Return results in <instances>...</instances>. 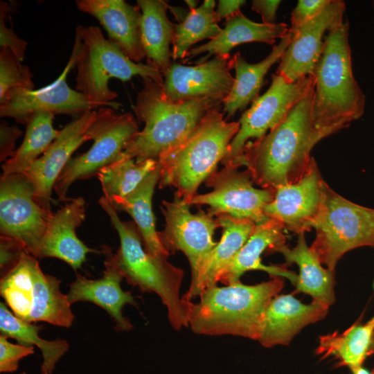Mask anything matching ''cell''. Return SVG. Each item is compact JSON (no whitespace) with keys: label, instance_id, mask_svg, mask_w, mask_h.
<instances>
[{"label":"cell","instance_id":"6da1fadb","mask_svg":"<svg viewBox=\"0 0 374 374\" xmlns=\"http://www.w3.org/2000/svg\"><path fill=\"white\" fill-rule=\"evenodd\" d=\"M313 93L314 86L278 125L263 137L247 142L242 154L229 164L245 166L261 188L275 191L299 181L310 168L314 146L332 134L313 123Z\"/></svg>","mask_w":374,"mask_h":374},{"label":"cell","instance_id":"7a4b0ae2","mask_svg":"<svg viewBox=\"0 0 374 374\" xmlns=\"http://www.w3.org/2000/svg\"><path fill=\"white\" fill-rule=\"evenodd\" d=\"M348 28L346 20L328 31L312 73V121L332 134L359 118L365 108L366 97L353 73Z\"/></svg>","mask_w":374,"mask_h":374},{"label":"cell","instance_id":"3957f363","mask_svg":"<svg viewBox=\"0 0 374 374\" xmlns=\"http://www.w3.org/2000/svg\"><path fill=\"white\" fill-rule=\"evenodd\" d=\"M143 80V87L132 109L145 126L128 142L119 160L157 161L183 141L211 109L222 105L204 98L172 101L164 93L162 84L148 78Z\"/></svg>","mask_w":374,"mask_h":374},{"label":"cell","instance_id":"277c9868","mask_svg":"<svg viewBox=\"0 0 374 374\" xmlns=\"http://www.w3.org/2000/svg\"><path fill=\"white\" fill-rule=\"evenodd\" d=\"M118 234L120 246L113 254L109 247H103L127 282L143 292L155 293L168 311L172 327L179 330L188 326L189 303L180 296L184 271L170 263L166 258L148 253L134 222L122 221L109 201L101 197L98 201Z\"/></svg>","mask_w":374,"mask_h":374},{"label":"cell","instance_id":"5b68a950","mask_svg":"<svg viewBox=\"0 0 374 374\" xmlns=\"http://www.w3.org/2000/svg\"><path fill=\"white\" fill-rule=\"evenodd\" d=\"M284 286L279 276L249 285L240 281L204 290L189 303L188 326L196 334L258 339L267 307Z\"/></svg>","mask_w":374,"mask_h":374},{"label":"cell","instance_id":"8992f818","mask_svg":"<svg viewBox=\"0 0 374 374\" xmlns=\"http://www.w3.org/2000/svg\"><path fill=\"white\" fill-rule=\"evenodd\" d=\"M222 107L211 109L183 141L160 157V188H175V194L187 202L216 171L240 128L238 121L224 118Z\"/></svg>","mask_w":374,"mask_h":374},{"label":"cell","instance_id":"52a82bcc","mask_svg":"<svg viewBox=\"0 0 374 374\" xmlns=\"http://www.w3.org/2000/svg\"><path fill=\"white\" fill-rule=\"evenodd\" d=\"M70 58L77 71L75 90L101 107L117 109L121 105L113 102L118 95L109 87L112 78L127 81L140 76L163 84L161 72L148 64L130 60L95 26H77Z\"/></svg>","mask_w":374,"mask_h":374},{"label":"cell","instance_id":"ba28073f","mask_svg":"<svg viewBox=\"0 0 374 374\" xmlns=\"http://www.w3.org/2000/svg\"><path fill=\"white\" fill-rule=\"evenodd\" d=\"M311 226L316 235L310 249L332 271L346 252L374 247V209L345 199L325 181L320 208Z\"/></svg>","mask_w":374,"mask_h":374},{"label":"cell","instance_id":"9c48e42d","mask_svg":"<svg viewBox=\"0 0 374 374\" xmlns=\"http://www.w3.org/2000/svg\"><path fill=\"white\" fill-rule=\"evenodd\" d=\"M190 206L176 194L172 201L163 200L161 210L165 226L158 231V237L169 254L180 251L187 257L191 270L189 288H192L217 244L213 237L220 225L208 212L199 210L192 213Z\"/></svg>","mask_w":374,"mask_h":374},{"label":"cell","instance_id":"30bf717a","mask_svg":"<svg viewBox=\"0 0 374 374\" xmlns=\"http://www.w3.org/2000/svg\"><path fill=\"white\" fill-rule=\"evenodd\" d=\"M115 109L102 107L87 112L60 130L48 150L25 172L34 190L35 201L51 211V194L55 181L73 152L84 142L93 140Z\"/></svg>","mask_w":374,"mask_h":374},{"label":"cell","instance_id":"8fae6325","mask_svg":"<svg viewBox=\"0 0 374 374\" xmlns=\"http://www.w3.org/2000/svg\"><path fill=\"white\" fill-rule=\"evenodd\" d=\"M313 86L312 75L292 82L280 75L272 74L267 91L255 98L242 114L238 121L240 128L221 163L224 166L231 163L242 154L250 139H259L278 125Z\"/></svg>","mask_w":374,"mask_h":374},{"label":"cell","instance_id":"7c38bea8","mask_svg":"<svg viewBox=\"0 0 374 374\" xmlns=\"http://www.w3.org/2000/svg\"><path fill=\"white\" fill-rule=\"evenodd\" d=\"M238 168L227 164L220 171H215L205 181L213 190L195 195L187 203L190 206H208V213L212 216L225 214L249 220L256 224L267 220L265 208L274 199V191L255 187L249 170Z\"/></svg>","mask_w":374,"mask_h":374},{"label":"cell","instance_id":"4fadbf2b","mask_svg":"<svg viewBox=\"0 0 374 374\" xmlns=\"http://www.w3.org/2000/svg\"><path fill=\"white\" fill-rule=\"evenodd\" d=\"M53 213L34 198L33 185L24 174L1 175L0 232L21 242L28 254L37 258L41 242Z\"/></svg>","mask_w":374,"mask_h":374},{"label":"cell","instance_id":"5bb4252c","mask_svg":"<svg viewBox=\"0 0 374 374\" xmlns=\"http://www.w3.org/2000/svg\"><path fill=\"white\" fill-rule=\"evenodd\" d=\"M139 131L132 114L116 112L93 139L90 149L71 158L57 179L53 190L60 201H69L67 192L76 181L97 176L105 166L119 160L128 142Z\"/></svg>","mask_w":374,"mask_h":374},{"label":"cell","instance_id":"9a60e30c","mask_svg":"<svg viewBox=\"0 0 374 374\" xmlns=\"http://www.w3.org/2000/svg\"><path fill=\"white\" fill-rule=\"evenodd\" d=\"M73 66L74 62L69 58L60 75L51 84L37 90L10 91L0 100L1 117H11L26 125L38 113L66 114L78 118L87 112L100 108L68 85L66 76Z\"/></svg>","mask_w":374,"mask_h":374},{"label":"cell","instance_id":"2e32d148","mask_svg":"<svg viewBox=\"0 0 374 374\" xmlns=\"http://www.w3.org/2000/svg\"><path fill=\"white\" fill-rule=\"evenodd\" d=\"M230 54L216 55L195 66L172 62L163 74V89L172 101L209 99L223 104L234 82Z\"/></svg>","mask_w":374,"mask_h":374},{"label":"cell","instance_id":"e0dca14e","mask_svg":"<svg viewBox=\"0 0 374 374\" xmlns=\"http://www.w3.org/2000/svg\"><path fill=\"white\" fill-rule=\"evenodd\" d=\"M345 10L344 1L330 0L315 18L294 30L290 29L292 40L276 73L292 82L312 75L323 48L324 33L344 21Z\"/></svg>","mask_w":374,"mask_h":374},{"label":"cell","instance_id":"ac0fdd59","mask_svg":"<svg viewBox=\"0 0 374 374\" xmlns=\"http://www.w3.org/2000/svg\"><path fill=\"white\" fill-rule=\"evenodd\" d=\"M324 180L313 159L308 172L297 182L279 186L265 208V214L299 235L310 231L320 208Z\"/></svg>","mask_w":374,"mask_h":374},{"label":"cell","instance_id":"d6986e66","mask_svg":"<svg viewBox=\"0 0 374 374\" xmlns=\"http://www.w3.org/2000/svg\"><path fill=\"white\" fill-rule=\"evenodd\" d=\"M85 201L78 197L53 213L42 238L37 258H55L64 261L74 271L80 269L89 253H103L91 249L76 235V229L85 219Z\"/></svg>","mask_w":374,"mask_h":374},{"label":"cell","instance_id":"ffe728a7","mask_svg":"<svg viewBox=\"0 0 374 374\" xmlns=\"http://www.w3.org/2000/svg\"><path fill=\"white\" fill-rule=\"evenodd\" d=\"M78 8L95 17L116 44L132 61L145 58L140 35L141 10L124 0H77Z\"/></svg>","mask_w":374,"mask_h":374},{"label":"cell","instance_id":"44dd1931","mask_svg":"<svg viewBox=\"0 0 374 374\" xmlns=\"http://www.w3.org/2000/svg\"><path fill=\"white\" fill-rule=\"evenodd\" d=\"M328 310L314 301L303 303L292 294H278L267 307L258 341L267 348L287 345L303 328L323 319Z\"/></svg>","mask_w":374,"mask_h":374},{"label":"cell","instance_id":"7402d4cb","mask_svg":"<svg viewBox=\"0 0 374 374\" xmlns=\"http://www.w3.org/2000/svg\"><path fill=\"white\" fill-rule=\"evenodd\" d=\"M105 271L98 279H89L78 274L70 285L66 294L69 302H91L105 310L115 322L118 331H128L133 327L130 321L123 316L122 310L125 305L136 306V302L130 292L124 291L121 283L123 276L105 254Z\"/></svg>","mask_w":374,"mask_h":374},{"label":"cell","instance_id":"603a6c76","mask_svg":"<svg viewBox=\"0 0 374 374\" xmlns=\"http://www.w3.org/2000/svg\"><path fill=\"white\" fill-rule=\"evenodd\" d=\"M285 228L278 220L269 218L256 224L247 242L239 250L220 276V281L226 285L240 281L247 271L262 270L275 276L286 277L294 283L298 276L285 267L266 266L261 262V255L265 251H276L286 245Z\"/></svg>","mask_w":374,"mask_h":374},{"label":"cell","instance_id":"cb8c5ba5","mask_svg":"<svg viewBox=\"0 0 374 374\" xmlns=\"http://www.w3.org/2000/svg\"><path fill=\"white\" fill-rule=\"evenodd\" d=\"M289 28L285 23L269 25L254 22L240 12L226 20L224 28L216 37L192 48L184 62L202 53L206 55L197 64L206 62L213 55H229L236 46L244 43L262 42L272 45L277 39H282L288 33Z\"/></svg>","mask_w":374,"mask_h":374},{"label":"cell","instance_id":"d4e9b609","mask_svg":"<svg viewBox=\"0 0 374 374\" xmlns=\"http://www.w3.org/2000/svg\"><path fill=\"white\" fill-rule=\"evenodd\" d=\"M215 218L222 229V238L210 255L195 286L188 288L182 296V299L188 302L199 296L204 290L217 285L220 276L247 242L256 225L249 220L225 214L217 215Z\"/></svg>","mask_w":374,"mask_h":374},{"label":"cell","instance_id":"484cf974","mask_svg":"<svg viewBox=\"0 0 374 374\" xmlns=\"http://www.w3.org/2000/svg\"><path fill=\"white\" fill-rule=\"evenodd\" d=\"M141 10L140 35L148 64L163 75L172 64L170 45L175 24L168 18L169 5L162 0H137Z\"/></svg>","mask_w":374,"mask_h":374},{"label":"cell","instance_id":"4316f807","mask_svg":"<svg viewBox=\"0 0 374 374\" xmlns=\"http://www.w3.org/2000/svg\"><path fill=\"white\" fill-rule=\"evenodd\" d=\"M292 37V34L289 28L288 33L273 47L270 53L256 64L247 62L239 52L232 56L233 69L235 75L231 90L223 103L222 112L226 115V118L246 108L249 103L258 97L265 76L269 69L280 60Z\"/></svg>","mask_w":374,"mask_h":374},{"label":"cell","instance_id":"83f0119b","mask_svg":"<svg viewBox=\"0 0 374 374\" xmlns=\"http://www.w3.org/2000/svg\"><path fill=\"white\" fill-rule=\"evenodd\" d=\"M276 252L282 253L287 263H295L299 267L296 292L307 294L312 298V301L328 308L333 304L335 271L323 267L317 256L308 246L305 233L298 235L294 247L290 249L285 245Z\"/></svg>","mask_w":374,"mask_h":374},{"label":"cell","instance_id":"f1b7e54d","mask_svg":"<svg viewBox=\"0 0 374 374\" xmlns=\"http://www.w3.org/2000/svg\"><path fill=\"white\" fill-rule=\"evenodd\" d=\"M159 179L158 163L131 193L124 197H114L109 202L116 211H125L132 217L148 253L167 258L170 254L159 241L152 207L154 190Z\"/></svg>","mask_w":374,"mask_h":374},{"label":"cell","instance_id":"f546056e","mask_svg":"<svg viewBox=\"0 0 374 374\" xmlns=\"http://www.w3.org/2000/svg\"><path fill=\"white\" fill-rule=\"evenodd\" d=\"M32 272L33 290L30 323L44 321L69 328L75 317L66 294L60 291V280L43 273L36 258L33 261Z\"/></svg>","mask_w":374,"mask_h":374},{"label":"cell","instance_id":"4dcf8cb0","mask_svg":"<svg viewBox=\"0 0 374 374\" xmlns=\"http://www.w3.org/2000/svg\"><path fill=\"white\" fill-rule=\"evenodd\" d=\"M53 118L54 115L42 112L30 118L21 145L2 165V175L25 174L48 150L60 132L53 127Z\"/></svg>","mask_w":374,"mask_h":374},{"label":"cell","instance_id":"1f68e13d","mask_svg":"<svg viewBox=\"0 0 374 374\" xmlns=\"http://www.w3.org/2000/svg\"><path fill=\"white\" fill-rule=\"evenodd\" d=\"M374 333V320L366 324H354L342 333L335 332L321 336L316 353L327 357L334 355L343 366L351 370L362 366L367 356Z\"/></svg>","mask_w":374,"mask_h":374},{"label":"cell","instance_id":"d6a6232c","mask_svg":"<svg viewBox=\"0 0 374 374\" xmlns=\"http://www.w3.org/2000/svg\"><path fill=\"white\" fill-rule=\"evenodd\" d=\"M42 327L23 321L12 313L5 305L0 303L1 335L15 339L19 344L37 346L42 352L43 362L42 374H51L58 360L68 351L69 344L66 340L57 339L53 341L39 337Z\"/></svg>","mask_w":374,"mask_h":374},{"label":"cell","instance_id":"836d02e7","mask_svg":"<svg viewBox=\"0 0 374 374\" xmlns=\"http://www.w3.org/2000/svg\"><path fill=\"white\" fill-rule=\"evenodd\" d=\"M215 1L205 0L201 6L189 10L175 24L172 57L184 60L192 46L204 39H212L222 31L215 15Z\"/></svg>","mask_w":374,"mask_h":374},{"label":"cell","instance_id":"e575fe53","mask_svg":"<svg viewBox=\"0 0 374 374\" xmlns=\"http://www.w3.org/2000/svg\"><path fill=\"white\" fill-rule=\"evenodd\" d=\"M157 166L154 160L137 163L134 159H123L105 166L97 175L103 197L110 201L128 195Z\"/></svg>","mask_w":374,"mask_h":374},{"label":"cell","instance_id":"d590c367","mask_svg":"<svg viewBox=\"0 0 374 374\" xmlns=\"http://www.w3.org/2000/svg\"><path fill=\"white\" fill-rule=\"evenodd\" d=\"M35 257L26 253L19 263L1 278L0 293L13 314L30 322L33 302L32 265Z\"/></svg>","mask_w":374,"mask_h":374},{"label":"cell","instance_id":"8d00e7d4","mask_svg":"<svg viewBox=\"0 0 374 374\" xmlns=\"http://www.w3.org/2000/svg\"><path fill=\"white\" fill-rule=\"evenodd\" d=\"M30 69L7 47L0 48V100L13 89H34Z\"/></svg>","mask_w":374,"mask_h":374},{"label":"cell","instance_id":"74e56055","mask_svg":"<svg viewBox=\"0 0 374 374\" xmlns=\"http://www.w3.org/2000/svg\"><path fill=\"white\" fill-rule=\"evenodd\" d=\"M34 353L33 346L15 344L8 337L0 336V372L12 373L17 370L19 360Z\"/></svg>","mask_w":374,"mask_h":374},{"label":"cell","instance_id":"f35d334b","mask_svg":"<svg viewBox=\"0 0 374 374\" xmlns=\"http://www.w3.org/2000/svg\"><path fill=\"white\" fill-rule=\"evenodd\" d=\"M26 253H27L26 249L21 242L12 238L1 235V276H4L12 269L19 263L23 255Z\"/></svg>","mask_w":374,"mask_h":374},{"label":"cell","instance_id":"ab89813d","mask_svg":"<svg viewBox=\"0 0 374 374\" xmlns=\"http://www.w3.org/2000/svg\"><path fill=\"white\" fill-rule=\"evenodd\" d=\"M8 11V4L1 1L0 2V46L10 49L22 62L25 57L27 42L19 38L12 28L6 26L5 19Z\"/></svg>","mask_w":374,"mask_h":374},{"label":"cell","instance_id":"60d3db41","mask_svg":"<svg viewBox=\"0 0 374 374\" xmlns=\"http://www.w3.org/2000/svg\"><path fill=\"white\" fill-rule=\"evenodd\" d=\"M330 0H299L291 14V30H294L303 24L318 16Z\"/></svg>","mask_w":374,"mask_h":374},{"label":"cell","instance_id":"b9f144b4","mask_svg":"<svg viewBox=\"0 0 374 374\" xmlns=\"http://www.w3.org/2000/svg\"><path fill=\"white\" fill-rule=\"evenodd\" d=\"M21 130L15 125L3 121L0 125V161L12 157L15 152V141L21 135Z\"/></svg>","mask_w":374,"mask_h":374},{"label":"cell","instance_id":"7bdbcfd3","mask_svg":"<svg viewBox=\"0 0 374 374\" xmlns=\"http://www.w3.org/2000/svg\"><path fill=\"white\" fill-rule=\"evenodd\" d=\"M280 3L279 0H253L251 8L261 15L263 24L271 25L276 24V12Z\"/></svg>","mask_w":374,"mask_h":374},{"label":"cell","instance_id":"ee69618b","mask_svg":"<svg viewBox=\"0 0 374 374\" xmlns=\"http://www.w3.org/2000/svg\"><path fill=\"white\" fill-rule=\"evenodd\" d=\"M244 0H220L218 1L215 15L218 22L226 20L241 12L240 8L245 4Z\"/></svg>","mask_w":374,"mask_h":374},{"label":"cell","instance_id":"f6af8a7d","mask_svg":"<svg viewBox=\"0 0 374 374\" xmlns=\"http://www.w3.org/2000/svg\"><path fill=\"white\" fill-rule=\"evenodd\" d=\"M353 374H371L366 369L359 366L351 370Z\"/></svg>","mask_w":374,"mask_h":374},{"label":"cell","instance_id":"bcb514c9","mask_svg":"<svg viewBox=\"0 0 374 374\" xmlns=\"http://www.w3.org/2000/svg\"><path fill=\"white\" fill-rule=\"evenodd\" d=\"M185 2L186 3L187 6H188L189 10H190V9H194V8H197V4L198 1L187 0V1H185Z\"/></svg>","mask_w":374,"mask_h":374},{"label":"cell","instance_id":"7dc6e473","mask_svg":"<svg viewBox=\"0 0 374 374\" xmlns=\"http://www.w3.org/2000/svg\"><path fill=\"white\" fill-rule=\"evenodd\" d=\"M373 353H374V333H373L372 342H371V348H370V355L373 354ZM371 373L374 374V368L372 370V372Z\"/></svg>","mask_w":374,"mask_h":374},{"label":"cell","instance_id":"c3c4849f","mask_svg":"<svg viewBox=\"0 0 374 374\" xmlns=\"http://www.w3.org/2000/svg\"><path fill=\"white\" fill-rule=\"evenodd\" d=\"M20 374H26V373L24 372V373H20Z\"/></svg>","mask_w":374,"mask_h":374},{"label":"cell","instance_id":"681fc988","mask_svg":"<svg viewBox=\"0 0 374 374\" xmlns=\"http://www.w3.org/2000/svg\"><path fill=\"white\" fill-rule=\"evenodd\" d=\"M373 289H374V283H373Z\"/></svg>","mask_w":374,"mask_h":374},{"label":"cell","instance_id":"f907efd6","mask_svg":"<svg viewBox=\"0 0 374 374\" xmlns=\"http://www.w3.org/2000/svg\"><path fill=\"white\" fill-rule=\"evenodd\" d=\"M372 319L374 320V317Z\"/></svg>","mask_w":374,"mask_h":374},{"label":"cell","instance_id":"816d5d0a","mask_svg":"<svg viewBox=\"0 0 374 374\" xmlns=\"http://www.w3.org/2000/svg\"><path fill=\"white\" fill-rule=\"evenodd\" d=\"M373 6H374V1H373Z\"/></svg>","mask_w":374,"mask_h":374}]
</instances>
